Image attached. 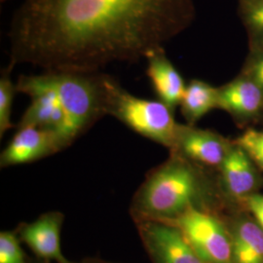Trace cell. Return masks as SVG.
I'll return each instance as SVG.
<instances>
[{
  "label": "cell",
  "mask_w": 263,
  "mask_h": 263,
  "mask_svg": "<svg viewBox=\"0 0 263 263\" xmlns=\"http://www.w3.org/2000/svg\"><path fill=\"white\" fill-rule=\"evenodd\" d=\"M194 16V0H24L10 26V62L89 72L136 63Z\"/></svg>",
  "instance_id": "obj_1"
},
{
  "label": "cell",
  "mask_w": 263,
  "mask_h": 263,
  "mask_svg": "<svg viewBox=\"0 0 263 263\" xmlns=\"http://www.w3.org/2000/svg\"><path fill=\"white\" fill-rule=\"evenodd\" d=\"M40 81L56 93L67 116L72 142L107 114L110 76L101 71L44 70Z\"/></svg>",
  "instance_id": "obj_2"
},
{
  "label": "cell",
  "mask_w": 263,
  "mask_h": 263,
  "mask_svg": "<svg viewBox=\"0 0 263 263\" xmlns=\"http://www.w3.org/2000/svg\"><path fill=\"white\" fill-rule=\"evenodd\" d=\"M174 152L172 158L151 172L137 195V206L152 218L181 215L192 207L201 190L196 169L178 151Z\"/></svg>",
  "instance_id": "obj_3"
},
{
  "label": "cell",
  "mask_w": 263,
  "mask_h": 263,
  "mask_svg": "<svg viewBox=\"0 0 263 263\" xmlns=\"http://www.w3.org/2000/svg\"><path fill=\"white\" fill-rule=\"evenodd\" d=\"M107 114L142 137L175 149L179 124L174 110L161 101L134 96L112 76L108 82Z\"/></svg>",
  "instance_id": "obj_4"
},
{
  "label": "cell",
  "mask_w": 263,
  "mask_h": 263,
  "mask_svg": "<svg viewBox=\"0 0 263 263\" xmlns=\"http://www.w3.org/2000/svg\"><path fill=\"white\" fill-rule=\"evenodd\" d=\"M17 92L27 95L31 102L18 122L21 126H35L56 134L62 149L71 144L66 111L56 93L43 84L38 76H21Z\"/></svg>",
  "instance_id": "obj_5"
},
{
  "label": "cell",
  "mask_w": 263,
  "mask_h": 263,
  "mask_svg": "<svg viewBox=\"0 0 263 263\" xmlns=\"http://www.w3.org/2000/svg\"><path fill=\"white\" fill-rule=\"evenodd\" d=\"M177 227L208 263H231L233 242L215 217L189 208L178 216Z\"/></svg>",
  "instance_id": "obj_6"
},
{
  "label": "cell",
  "mask_w": 263,
  "mask_h": 263,
  "mask_svg": "<svg viewBox=\"0 0 263 263\" xmlns=\"http://www.w3.org/2000/svg\"><path fill=\"white\" fill-rule=\"evenodd\" d=\"M141 232L154 263H208L177 226L146 221L142 223Z\"/></svg>",
  "instance_id": "obj_7"
},
{
  "label": "cell",
  "mask_w": 263,
  "mask_h": 263,
  "mask_svg": "<svg viewBox=\"0 0 263 263\" xmlns=\"http://www.w3.org/2000/svg\"><path fill=\"white\" fill-rule=\"evenodd\" d=\"M61 149L55 133L30 125L21 126L1 153V167L30 163Z\"/></svg>",
  "instance_id": "obj_8"
},
{
  "label": "cell",
  "mask_w": 263,
  "mask_h": 263,
  "mask_svg": "<svg viewBox=\"0 0 263 263\" xmlns=\"http://www.w3.org/2000/svg\"><path fill=\"white\" fill-rule=\"evenodd\" d=\"M229 151L226 140L215 132L179 124L174 151H178L186 159L211 167L220 166Z\"/></svg>",
  "instance_id": "obj_9"
},
{
  "label": "cell",
  "mask_w": 263,
  "mask_h": 263,
  "mask_svg": "<svg viewBox=\"0 0 263 263\" xmlns=\"http://www.w3.org/2000/svg\"><path fill=\"white\" fill-rule=\"evenodd\" d=\"M145 59L146 76L154 93L159 101L175 110L181 103L186 89L182 76L166 56L164 48L151 52Z\"/></svg>",
  "instance_id": "obj_10"
},
{
  "label": "cell",
  "mask_w": 263,
  "mask_h": 263,
  "mask_svg": "<svg viewBox=\"0 0 263 263\" xmlns=\"http://www.w3.org/2000/svg\"><path fill=\"white\" fill-rule=\"evenodd\" d=\"M61 223L62 216L59 214L41 216L36 221L25 226L22 238L40 257L68 263L61 250Z\"/></svg>",
  "instance_id": "obj_11"
},
{
  "label": "cell",
  "mask_w": 263,
  "mask_h": 263,
  "mask_svg": "<svg viewBox=\"0 0 263 263\" xmlns=\"http://www.w3.org/2000/svg\"><path fill=\"white\" fill-rule=\"evenodd\" d=\"M218 107L237 116H254L262 109L263 89L254 79H237L218 89Z\"/></svg>",
  "instance_id": "obj_12"
},
{
  "label": "cell",
  "mask_w": 263,
  "mask_h": 263,
  "mask_svg": "<svg viewBox=\"0 0 263 263\" xmlns=\"http://www.w3.org/2000/svg\"><path fill=\"white\" fill-rule=\"evenodd\" d=\"M228 191L236 197L249 195L256 184V175L251 157L239 145L230 148L220 165Z\"/></svg>",
  "instance_id": "obj_13"
},
{
  "label": "cell",
  "mask_w": 263,
  "mask_h": 263,
  "mask_svg": "<svg viewBox=\"0 0 263 263\" xmlns=\"http://www.w3.org/2000/svg\"><path fill=\"white\" fill-rule=\"evenodd\" d=\"M179 105L188 125L193 126L212 109L218 107V89L205 81L192 80L186 86Z\"/></svg>",
  "instance_id": "obj_14"
},
{
  "label": "cell",
  "mask_w": 263,
  "mask_h": 263,
  "mask_svg": "<svg viewBox=\"0 0 263 263\" xmlns=\"http://www.w3.org/2000/svg\"><path fill=\"white\" fill-rule=\"evenodd\" d=\"M235 263H263V230L254 222L246 221L238 227L233 239Z\"/></svg>",
  "instance_id": "obj_15"
},
{
  "label": "cell",
  "mask_w": 263,
  "mask_h": 263,
  "mask_svg": "<svg viewBox=\"0 0 263 263\" xmlns=\"http://www.w3.org/2000/svg\"><path fill=\"white\" fill-rule=\"evenodd\" d=\"M14 63L9 62V65L1 70L0 74V137L2 138L13 127L12 124V109L15 94L17 92L16 83L12 80V71Z\"/></svg>",
  "instance_id": "obj_16"
},
{
  "label": "cell",
  "mask_w": 263,
  "mask_h": 263,
  "mask_svg": "<svg viewBox=\"0 0 263 263\" xmlns=\"http://www.w3.org/2000/svg\"><path fill=\"white\" fill-rule=\"evenodd\" d=\"M240 11L251 35L263 41V0H240Z\"/></svg>",
  "instance_id": "obj_17"
},
{
  "label": "cell",
  "mask_w": 263,
  "mask_h": 263,
  "mask_svg": "<svg viewBox=\"0 0 263 263\" xmlns=\"http://www.w3.org/2000/svg\"><path fill=\"white\" fill-rule=\"evenodd\" d=\"M238 145L263 169V132L255 130L246 132L239 138Z\"/></svg>",
  "instance_id": "obj_18"
},
{
  "label": "cell",
  "mask_w": 263,
  "mask_h": 263,
  "mask_svg": "<svg viewBox=\"0 0 263 263\" xmlns=\"http://www.w3.org/2000/svg\"><path fill=\"white\" fill-rule=\"evenodd\" d=\"M0 263H25L19 241L13 233L0 234Z\"/></svg>",
  "instance_id": "obj_19"
},
{
  "label": "cell",
  "mask_w": 263,
  "mask_h": 263,
  "mask_svg": "<svg viewBox=\"0 0 263 263\" xmlns=\"http://www.w3.org/2000/svg\"><path fill=\"white\" fill-rule=\"evenodd\" d=\"M247 205L263 230V195L252 194L246 198Z\"/></svg>",
  "instance_id": "obj_20"
},
{
  "label": "cell",
  "mask_w": 263,
  "mask_h": 263,
  "mask_svg": "<svg viewBox=\"0 0 263 263\" xmlns=\"http://www.w3.org/2000/svg\"><path fill=\"white\" fill-rule=\"evenodd\" d=\"M253 79L263 89V57L254 66Z\"/></svg>",
  "instance_id": "obj_21"
},
{
  "label": "cell",
  "mask_w": 263,
  "mask_h": 263,
  "mask_svg": "<svg viewBox=\"0 0 263 263\" xmlns=\"http://www.w3.org/2000/svg\"><path fill=\"white\" fill-rule=\"evenodd\" d=\"M6 1H8V0H0V3H1V4H3V3H5Z\"/></svg>",
  "instance_id": "obj_22"
}]
</instances>
